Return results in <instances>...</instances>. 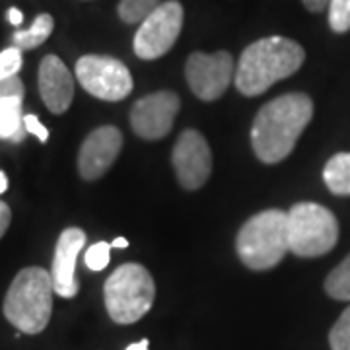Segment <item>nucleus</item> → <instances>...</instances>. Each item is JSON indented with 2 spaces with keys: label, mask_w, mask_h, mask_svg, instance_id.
I'll list each match as a JSON object with an SVG mask.
<instances>
[{
  "label": "nucleus",
  "mask_w": 350,
  "mask_h": 350,
  "mask_svg": "<svg viewBox=\"0 0 350 350\" xmlns=\"http://www.w3.org/2000/svg\"><path fill=\"white\" fill-rule=\"evenodd\" d=\"M123 148V133L113 125L98 126L82 142L78 152V172L86 181L107 174Z\"/></svg>",
  "instance_id": "12"
},
{
  "label": "nucleus",
  "mask_w": 350,
  "mask_h": 350,
  "mask_svg": "<svg viewBox=\"0 0 350 350\" xmlns=\"http://www.w3.org/2000/svg\"><path fill=\"white\" fill-rule=\"evenodd\" d=\"M331 350H350V306L340 313L335 325L329 331Z\"/></svg>",
  "instance_id": "20"
},
{
  "label": "nucleus",
  "mask_w": 350,
  "mask_h": 350,
  "mask_svg": "<svg viewBox=\"0 0 350 350\" xmlns=\"http://www.w3.org/2000/svg\"><path fill=\"white\" fill-rule=\"evenodd\" d=\"M53 278L41 267L22 269L4 298V317L25 335H38L49 325L53 312Z\"/></svg>",
  "instance_id": "3"
},
{
  "label": "nucleus",
  "mask_w": 350,
  "mask_h": 350,
  "mask_svg": "<svg viewBox=\"0 0 350 350\" xmlns=\"http://www.w3.org/2000/svg\"><path fill=\"white\" fill-rule=\"evenodd\" d=\"M306 51L288 38H265L241 53L236 68V88L243 96H261L278 80L300 70Z\"/></svg>",
  "instance_id": "2"
},
{
  "label": "nucleus",
  "mask_w": 350,
  "mask_h": 350,
  "mask_svg": "<svg viewBox=\"0 0 350 350\" xmlns=\"http://www.w3.org/2000/svg\"><path fill=\"white\" fill-rule=\"evenodd\" d=\"M24 84L18 76L12 78H4L0 80V100L4 98H18V100H24Z\"/></svg>",
  "instance_id": "24"
},
{
  "label": "nucleus",
  "mask_w": 350,
  "mask_h": 350,
  "mask_svg": "<svg viewBox=\"0 0 350 350\" xmlns=\"http://www.w3.org/2000/svg\"><path fill=\"white\" fill-rule=\"evenodd\" d=\"M20 68H22V49L8 47L0 53V80L12 78L20 72Z\"/></svg>",
  "instance_id": "23"
},
{
  "label": "nucleus",
  "mask_w": 350,
  "mask_h": 350,
  "mask_svg": "<svg viewBox=\"0 0 350 350\" xmlns=\"http://www.w3.org/2000/svg\"><path fill=\"white\" fill-rule=\"evenodd\" d=\"M329 25L335 33L350 31V0H329Z\"/></svg>",
  "instance_id": "21"
},
{
  "label": "nucleus",
  "mask_w": 350,
  "mask_h": 350,
  "mask_svg": "<svg viewBox=\"0 0 350 350\" xmlns=\"http://www.w3.org/2000/svg\"><path fill=\"white\" fill-rule=\"evenodd\" d=\"M236 251L251 271L273 269L288 251V213L269 208L251 216L236 238Z\"/></svg>",
  "instance_id": "4"
},
{
  "label": "nucleus",
  "mask_w": 350,
  "mask_h": 350,
  "mask_svg": "<svg viewBox=\"0 0 350 350\" xmlns=\"http://www.w3.org/2000/svg\"><path fill=\"white\" fill-rule=\"evenodd\" d=\"M84 245H86V234L80 228L64 230L57 241L51 278H53L55 294L61 298H75L80 290V284L76 280V259Z\"/></svg>",
  "instance_id": "13"
},
{
  "label": "nucleus",
  "mask_w": 350,
  "mask_h": 350,
  "mask_svg": "<svg viewBox=\"0 0 350 350\" xmlns=\"http://www.w3.org/2000/svg\"><path fill=\"white\" fill-rule=\"evenodd\" d=\"M10 222H12V211H10V206L4 200H0V238L6 234Z\"/></svg>",
  "instance_id": "26"
},
{
  "label": "nucleus",
  "mask_w": 350,
  "mask_h": 350,
  "mask_svg": "<svg viewBox=\"0 0 350 350\" xmlns=\"http://www.w3.org/2000/svg\"><path fill=\"white\" fill-rule=\"evenodd\" d=\"M179 105V98L167 90L144 96L133 105L131 111V126L135 135L144 140H160L170 135Z\"/></svg>",
  "instance_id": "11"
},
{
  "label": "nucleus",
  "mask_w": 350,
  "mask_h": 350,
  "mask_svg": "<svg viewBox=\"0 0 350 350\" xmlns=\"http://www.w3.org/2000/svg\"><path fill=\"white\" fill-rule=\"evenodd\" d=\"M172 162L181 187L187 191L202 187L213 174L211 146L195 129H187L179 135L172 152Z\"/></svg>",
  "instance_id": "10"
},
{
  "label": "nucleus",
  "mask_w": 350,
  "mask_h": 350,
  "mask_svg": "<svg viewBox=\"0 0 350 350\" xmlns=\"http://www.w3.org/2000/svg\"><path fill=\"white\" fill-rule=\"evenodd\" d=\"M53 27H55L53 16L51 14H39L27 29H20L14 33V47L22 51L36 49L49 39V36L53 33Z\"/></svg>",
  "instance_id": "17"
},
{
  "label": "nucleus",
  "mask_w": 350,
  "mask_h": 350,
  "mask_svg": "<svg viewBox=\"0 0 350 350\" xmlns=\"http://www.w3.org/2000/svg\"><path fill=\"white\" fill-rule=\"evenodd\" d=\"M24 126L27 133H31L33 137H38L41 142H47L49 140V131L39 121L38 115H24Z\"/></svg>",
  "instance_id": "25"
},
{
  "label": "nucleus",
  "mask_w": 350,
  "mask_h": 350,
  "mask_svg": "<svg viewBox=\"0 0 350 350\" xmlns=\"http://www.w3.org/2000/svg\"><path fill=\"white\" fill-rule=\"evenodd\" d=\"M39 94L51 113L63 115L75 100V78L57 55H47L39 64Z\"/></svg>",
  "instance_id": "14"
},
{
  "label": "nucleus",
  "mask_w": 350,
  "mask_h": 350,
  "mask_svg": "<svg viewBox=\"0 0 350 350\" xmlns=\"http://www.w3.org/2000/svg\"><path fill=\"white\" fill-rule=\"evenodd\" d=\"M183 27V6L177 0L162 2L140 24L133 47L138 59L154 61L163 57L175 45Z\"/></svg>",
  "instance_id": "8"
},
{
  "label": "nucleus",
  "mask_w": 350,
  "mask_h": 350,
  "mask_svg": "<svg viewBox=\"0 0 350 350\" xmlns=\"http://www.w3.org/2000/svg\"><path fill=\"white\" fill-rule=\"evenodd\" d=\"M24 131L22 100H18V98L0 100V138L20 142L24 138Z\"/></svg>",
  "instance_id": "16"
},
{
  "label": "nucleus",
  "mask_w": 350,
  "mask_h": 350,
  "mask_svg": "<svg viewBox=\"0 0 350 350\" xmlns=\"http://www.w3.org/2000/svg\"><path fill=\"white\" fill-rule=\"evenodd\" d=\"M158 6H160V0H121L119 18L125 24H142Z\"/></svg>",
  "instance_id": "19"
},
{
  "label": "nucleus",
  "mask_w": 350,
  "mask_h": 350,
  "mask_svg": "<svg viewBox=\"0 0 350 350\" xmlns=\"http://www.w3.org/2000/svg\"><path fill=\"white\" fill-rule=\"evenodd\" d=\"M8 22L12 25H20L24 22V14L20 12L18 8H10V10H8Z\"/></svg>",
  "instance_id": "28"
},
{
  "label": "nucleus",
  "mask_w": 350,
  "mask_h": 350,
  "mask_svg": "<svg viewBox=\"0 0 350 350\" xmlns=\"http://www.w3.org/2000/svg\"><path fill=\"white\" fill-rule=\"evenodd\" d=\"M304 6L310 10V12H323L325 8H329V0H301Z\"/></svg>",
  "instance_id": "27"
},
{
  "label": "nucleus",
  "mask_w": 350,
  "mask_h": 350,
  "mask_svg": "<svg viewBox=\"0 0 350 350\" xmlns=\"http://www.w3.org/2000/svg\"><path fill=\"white\" fill-rule=\"evenodd\" d=\"M148 340L146 338H142V340H138V342H133L131 347H126V350H148Z\"/></svg>",
  "instance_id": "29"
},
{
  "label": "nucleus",
  "mask_w": 350,
  "mask_h": 350,
  "mask_svg": "<svg viewBox=\"0 0 350 350\" xmlns=\"http://www.w3.org/2000/svg\"><path fill=\"white\" fill-rule=\"evenodd\" d=\"M111 247H117V250H125V247H129V239H126V238L113 239Z\"/></svg>",
  "instance_id": "30"
},
{
  "label": "nucleus",
  "mask_w": 350,
  "mask_h": 350,
  "mask_svg": "<svg viewBox=\"0 0 350 350\" xmlns=\"http://www.w3.org/2000/svg\"><path fill=\"white\" fill-rule=\"evenodd\" d=\"M103 298L113 321L131 325L150 312L156 298V284L148 269L138 262H125L105 280Z\"/></svg>",
  "instance_id": "5"
},
{
  "label": "nucleus",
  "mask_w": 350,
  "mask_h": 350,
  "mask_svg": "<svg viewBox=\"0 0 350 350\" xmlns=\"http://www.w3.org/2000/svg\"><path fill=\"white\" fill-rule=\"evenodd\" d=\"M313 117V101L308 94L292 92L265 103L251 126V146L265 163L288 158L304 129Z\"/></svg>",
  "instance_id": "1"
},
{
  "label": "nucleus",
  "mask_w": 350,
  "mask_h": 350,
  "mask_svg": "<svg viewBox=\"0 0 350 350\" xmlns=\"http://www.w3.org/2000/svg\"><path fill=\"white\" fill-rule=\"evenodd\" d=\"M185 78L191 92L199 100H218L234 80V59L228 51H218L213 55L197 51L185 63Z\"/></svg>",
  "instance_id": "9"
},
{
  "label": "nucleus",
  "mask_w": 350,
  "mask_h": 350,
  "mask_svg": "<svg viewBox=\"0 0 350 350\" xmlns=\"http://www.w3.org/2000/svg\"><path fill=\"white\" fill-rule=\"evenodd\" d=\"M80 86L94 98L121 101L133 92V76L125 64L105 55H84L76 63Z\"/></svg>",
  "instance_id": "7"
},
{
  "label": "nucleus",
  "mask_w": 350,
  "mask_h": 350,
  "mask_svg": "<svg viewBox=\"0 0 350 350\" xmlns=\"http://www.w3.org/2000/svg\"><path fill=\"white\" fill-rule=\"evenodd\" d=\"M109 255H111V245L107 241H98L92 247H88L84 261H86V267L90 271L98 273L109 265Z\"/></svg>",
  "instance_id": "22"
},
{
  "label": "nucleus",
  "mask_w": 350,
  "mask_h": 350,
  "mask_svg": "<svg viewBox=\"0 0 350 350\" xmlns=\"http://www.w3.org/2000/svg\"><path fill=\"white\" fill-rule=\"evenodd\" d=\"M338 220L317 202H298L288 213V250L298 257H321L337 245Z\"/></svg>",
  "instance_id": "6"
},
{
  "label": "nucleus",
  "mask_w": 350,
  "mask_h": 350,
  "mask_svg": "<svg viewBox=\"0 0 350 350\" xmlns=\"http://www.w3.org/2000/svg\"><path fill=\"white\" fill-rule=\"evenodd\" d=\"M327 189L337 197H350V152H338L323 167Z\"/></svg>",
  "instance_id": "15"
},
{
  "label": "nucleus",
  "mask_w": 350,
  "mask_h": 350,
  "mask_svg": "<svg viewBox=\"0 0 350 350\" xmlns=\"http://www.w3.org/2000/svg\"><path fill=\"white\" fill-rule=\"evenodd\" d=\"M6 189H8V177H6L4 172H0V195H2Z\"/></svg>",
  "instance_id": "31"
},
{
  "label": "nucleus",
  "mask_w": 350,
  "mask_h": 350,
  "mask_svg": "<svg viewBox=\"0 0 350 350\" xmlns=\"http://www.w3.org/2000/svg\"><path fill=\"white\" fill-rule=\"evenodd\" d=\"M325 292L333 300L350 301V253L327 275Z\"/></svg>",
  "instance_id": "18"
}]
</instances>
